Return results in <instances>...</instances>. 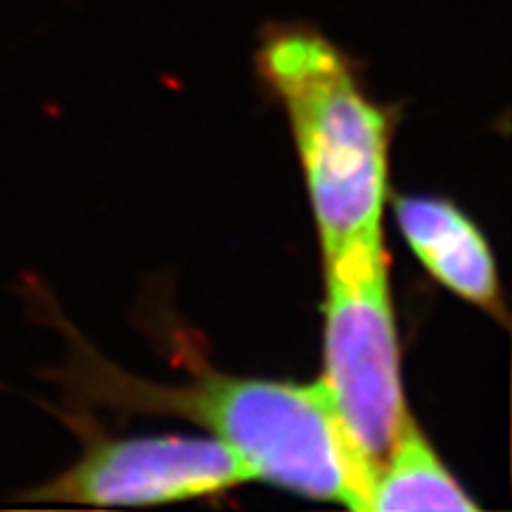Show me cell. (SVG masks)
<instances>
[{
  "label": "cell",
  "mask_w": 512,
  "mask_h": 512,
  "mask_svg": "<svg viewBox=\"0 0 512 512\" xmlns=\"http://www.w3.org/2000/svg\"><path fill=\"white\" fill-rule=\"evenodd\" d=\"M403 238L434 280L465 302L505 320L501 280L489 242L458 207L432 197L396 200Z\"/></svg>",
  "instance_id": "5b68a950"
},
{
  "label": "cell",
  "mask_w": 512,
  "mask_h": 512,
  "mask_svg": "<svg viewBox=\"0 0 512 512\" xmlns=\"http://www.w3.org/2000/svg\"><path fill=\"white\" fill-rule=\"evenodd\" d=\"M72 382L107 406L188 418L245 460L254 479L297 496L370 512L377 472L339 427L323 384L245 380L214 370L190 384L145 382L88 354Z\"/></svg>",
  "instance_id": "6da1fadb"
},
{
  "label": "cell",
  "mask_w": 512,
  "mask_h": 512,
  "mask_svg": "<svg viewBox=\"0 0 512 512\" xmlns=\"http://www.w3.org/2000/svg\"><path fill=\"white\" fill-rule=\"evenodd\" d=\"M254 479L249 465L219 439H98L79 463L27 491L22 501L93 508L162 505L204 498Z\"/></svg>",
  "instance_id": "277c9868"
},
{
  "label": "cell",
  "mask_w": 512,
  "mask_h": 512,
  "mask_svg": "<svg viewBox=\"0 0 512 512\" xmlns=\"http://www.w3.org/2000/svg\"><path fill=\"white\" fill-rule=\"evenodd\" d=\"M396 510H477V503L470 501L463 486L441 463L411 413L377 470L370 505V512Z\"/></svg>",
  "instance_id": "8992f818"
},
{
  "label": "cell",
  "mask_w": 512,
  "mask_h": 512,
  "mask_svg": "<svg viewBox=\"0 0 512 512\" xmlns=\"http://www.w3.org/2000/svg\"><path fill=\"white\" fill-rule=\"evenodd\" d=\"M325 394L344 437L375 472L411 413L403 399L382 230L325 252Z\"/></svg>",
  "instance_id": "3957f363"
},
{
  "label": "cell",
  "mask_w": 512,
  "mask_h": 512,
  "mask_svg": "<svg viewBox=\"0 0 512 512\" xmlns=\"http://www.w3.org/2000/svg\"><path fill=\"white\" fill-rule=\"evenodd\" d=\"M259 67L290 119L323 254L382 230L392 124L342 50L311 29H280Z\"/></svg>",
  "instance_id": "7a4b0ae2"
}]
</instances>
